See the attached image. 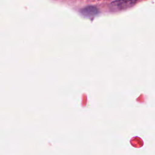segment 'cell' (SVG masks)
I'll return each instance as SVG.
<instances>
[{"instance_id":"6da1fadb","label":"cell","mask_w":155,"mask_h":155,"mask_svg":"<svg viewBox=\"0 0 155 155\" xmlns=\"http://www.w3.org/2000/svg\"><path fill=\"white\" fill-rule=\"evenodd\" d=\"M136 2L133 1H113L109 4L111 11H119L125 10L134 5Z\"/></svg>"},{"instance_id":"7a4b0ae2","label":"cell","mask_w":155,"mask_h":155,"mask_svg":"<svg viewBox=\"0 0 155 155\" xmlns=\"http://www.w3.org/2000/svg\"><path fill=\"white\" fill-rule=\"evenodd\" d=\"M81 12L86 16H92L98 13L97 9L94 6H87L82 8Z\"/></svg>"}]
</instances>
